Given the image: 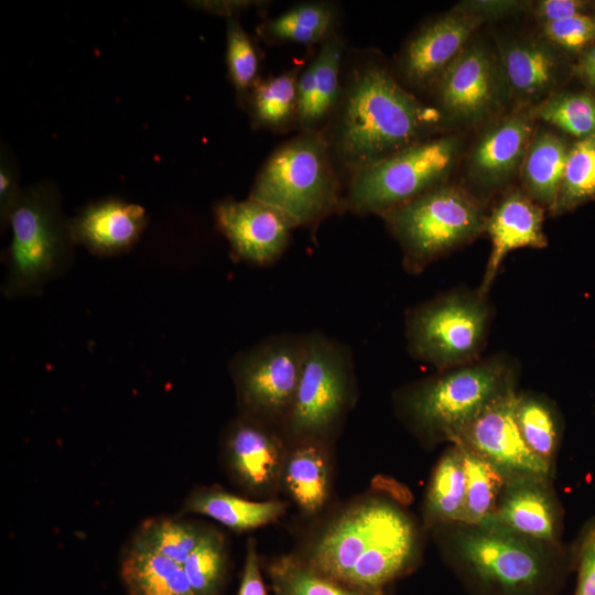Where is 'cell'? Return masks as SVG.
<instances>
[{"label": "cell", "instance_id": "obj_27", "mask_svg": "<svg viewBox=\"0 0 595 595\" xmlns=\"http://www.w3.org/2000/svg\"><path fill=\"white\" fill-rule=\"evenodd\" d=\"M304 66L296 64L281 74L257 80L245 109L255 129L286 132L295 128L298 82Z\"/></svg>", "mask_w": 595, "mask_h": 595}, {"label": "cell", "instance_id": "obj_37", "mask_svg": "<svg viewBox=\"0 0 595 595\" xmlns=\"http://www.w3.org/2000/svg\"><path fill=\"white\" fill-rule=\"evenodd\" d=\"M226 65L236 99L245 110L249 94L259 77V53L238 18L227 19Z\"/></svg>", "mask_w": 595, "mask_h": 595}, {"label": "cell", "instance_id": "obj_31", "mask_svg": "<svg viewBox=\"0 0 595 595\" xmlns=\"http://www.w3.org/2000/svg\"><path fill=\"white\" fill-rule=\"evenodd\" d=\"M515 415L529 448L553 466L560 440V423L553 405L537 393L517 392Z\"/></svg>", "mask_w": 595, "mask_h": 595}, {"label": "cell", "instance_id": "obj_5", "mask_svg": "<svg viewBox=\"0 0 595 595\" xmlns=\"http://www.w3.org/2000/svg\"><path fill=\"white\" fill-rule=\"evenodd\" d=\"M7 228L11 239L4 252L1 286L6 299L40 294L72 264L76 245L53 182L41 181L22 188Z\"/></svg>", "mask_w": 595, "mask_h": 595}, {"label": "cell", "instance_id": "obj_9", "mask_svg": "<svg viewBox=\"0 0 595 595\" xmlns=\"http://www.w3.org/2000/svg\"><path fill=\"white\" fill-rule=\"evenodd\" d=\"M459 149L456 136L430 138L361 171L346 185V212L380 217L445 184Z\"/></svg>", "mask_w": 595, "mask_h": 595}, {"label": "cell", "instance_id": "obj_2", "mask_svg": "<svg viewBox=\"0 0 595 595\" xmlns=\"http://www.w3.org/2000/svg\"><path fill=\"white\" fill-rule=\"evenodd\" d=\"M420 545L419 529L400 505L368 495L331 515L294 555L348 587L382 591L411 571Z\"/></svg>", "mask_w": 595, "mask_h": 595}, {"label": "cell", "instance_id": "obj_44", "mask_svg": "<svg viewBox=\"0 0 595 595\" xmlns=\"http://www.w3.org/2000/svg\"><path fill=\"white\" fill-rule=\"evenodd\" d=\"M271 4V1H260V0H221V1H193L191 6L217 15L226 17L227 19L237 18L241 12L248 11L250 9H259L268 7Z\"/></svg>", "mask_w": 595, "mask_h": 595}, {"label": "cell", "instance_id": "obj_20", "mask_svg": "<svg viewBox=\"0 0 595 595\" xmlns=\"http://www.w3.org/2000/svg\"><path fill=\"white\" fill-rule=\"evenodd\" d=\"M533 121L528 110L516 112L498 120L479 136L468 159L474 183L491 191L515 175L534 134Z\"/></svg>", "mask_w": 595, "mask_h": 595}, {"label": "cell", "instance_id": "obj_19", "mask_svg": "<svg viewBox=\"0 0 595 595\" xmlns=\"http://www.w3.org/2000/svg\"><path fill=\"white\" fill-rule=\"evenodd\" d=\"M149 216L141 205L117 197L86 205L69 218L74 244L99 257L128 252L148 226Z\"/></svg>", "mask_w": 595, "mask_h": 595}, {"label": "cell", "instance_id": "obj_16", "mask_svg": "<svg viewBox=\"0 0 595 595\" xmlns=\"http://www.w3.org/2000/svg\"><path fill=\"white\" fill-rule=\"evenodd\" d=\"M483 22V19L455 7L424 24L400 53V74L412 86H435Z\"/></svg>", "mask_w": 595, "mask_h": 595}, {"label": "cell", "instance_id": "obj_33", "mask_svg": "<svg viewBox=\"0 0 595 595\" xmlns=\"http://www.w3.org/2000/svg\"><path fill=\"white\" fill-rule=\"evenodd\" d=\"M595 198V136L571 144L555 202L549 210L560 215Z\"/></svg>", "mask_w": 595, "mask_h": 595}, {"label": "cell", "instance_id": "obj_45", "mask_svg": "<svg viewBox=\"0 0 595 595\" xmlns=\"http://www.w3.org/2000/svg\"><path fill=\"white\" fill-rule=\"evenodd\" d=\"M572 72L595 91V43L581 54Z\"/></svg>", "mask_w": 595, "mask_h": 595}, {"label": "cell", "instance_id": "obj_32", "mask_svg": "<svg viewBox=\"0 0 595 595\" xmlns=\"http://www.w3.org/2000/svg\"><path fill=\"white\" fill-rule=\"evenodd\" d=\"M273 595H386L359 591L333 581L303 563L294 554L281 556L269 567Z\"/></svg>", "mask_w": 595, "mask_h": 595}, {"label": "cell", "instance_id": "obj_26", "mask_svg": "<svg viewBox=\"0 0 595 595\" xmlns=\"http://www.w3.org/2000/svg\"><path fill=\"white\" fill-rule=\"evenodd\" d=\"M339 15V8L333 2H302L264 20L256 32L268 44L322 45L337 34Z\"/></svg>", "mask_w": 595, "mask_h": 595}, {"label": "cell", "instance_id": "obj_4", "mask_svg": "<svg viewBox=\"0 0 595 595\" xmlns=\"http://www.w3.org/2000/svg\"><path fill=\"white\" fill-rule=\"evenodd\" d=\"M315 232L328 217L346 213L345 185L322 132H298L262 164L249 196Z\"/></svg>", "mask_w": 595, "mask_h": 595}, {"label": "cell", "instance_id": "obj_40", "mask_svg": "<svg viewBox=\"0 0 595 595\" xmlns=\"http://www.w3.org/2000/svg\"><path fill=\"white\" fill-rule=\"evenodd\" d=\"M573 595H595V521L584 530L580 541Z\"/></svg>", "mask_w": 595, "mask_h": 595}, {"label": "cell", "instance_id": "obj_10", "mask_svg": "<svg viewBox=\"0 0 595 595\" xmlns=\"http://www.w3.org/2000/svg\"><path fill=\"white\" fill-rule=\"evenodd\" d=\"M456 528L452 552L483 587L500 595H532L550 577L555 547L486 524Z\"/></svg>", "mask_w": 595, "mask_h": 595}, {"label": "cell", "instance_id": "obj_39", "mask_svg": "<svg viewBox=\"0 0 595 595\" xmlns=\"http://www.w3.org/2000/svg\"><path fill=\"white\" fill-rule=\"evenodd\" d=\"M21 192L14 158L2 145L0 155V225L2 229L7 228L9 215Z\"/></svg>", "mask_w": 595, "mask_h": 595}, {"label": "cell", "instance_id": "obj_28", "mask_svg": "<svg viewBox=\"0 0 595 595\" xmlns=\"http://www.w3.org/2000/svg\"><path fill=\"white\" fill-rule=\"evenodd\" d=\"M567 141L552 132L534 133L521 164L524 192L544 209L553 206L570 150Z\"/></svg>", "mask_w": 595, "mask_h": 595}, {"label": "cell", "instance_id": "obj_8", "mask_svg": "<svg viewBox=\"0 0 595 595\" xmlns=\"http://www.w3.org/2000/svg\"><path fill=\"white\" fill-rule=\"evenodd\" d=\"M491 307L477 290H452L405 312L404 336L410 356L436 371L482 358Z\"/></svg>", "mask_w": 595, "mask_h": 595}, {"label": "cell", "instance_id": "obj_12", "mask_svg": "<svg viewBox=\"0 0 595 595\" xmlns=\"http://www.w3.org/2000/svg\"><path fill=\"white\" fill-rule=\"evenodd\" d=\"M221 451L229 477L247 495L271 499L281 487L288 442L278 429L239 413L224 431Z\"/></svg>", "mask_w": 595, "mask_h": 595}, {"label": "cell", "instance_id": "obj_1", "mask_svg": "<svg viewBox=\"0 0 595 595\" xmlns=\"http://www.w3.org/2000/svg\"><path fill=\"white\" fill-rule=\"evenodd\" d=\"M442 119L383 64L356 52L345 56L340 96L322 133L346 188L361 171L430 139Z\"/></svg>", "mask_w": 595, "mask_h": 595}, {"label": "cell", "instance_id": "obj_41", "mask_svg": "<svg viewBox=\"0 0 595 595\" xmlns=\"http://www.w3.org/2000/svg\"><path fill=\"white\" fill-rule=\"evenodd\" d=\"M589 3L581 0H541L531 4L536 19L542 23L560 21L587 13Z\"/></svg>", "mask_w": 595, "mask_h": 595}, {"label": "cell", "instance_id": "obj_15", "mask_svg": "<svg viewBox=\"0 0 595 595\" xmlns=\"http://www.w3.org/2000/svg\"><path fill=\"white\" fill-rule=\"evenodd\" d=\"M504 78L500 65L480 43L467 44L435 84L439 110L475 123L498 106Z\"/></svg>", "mask_w": 595, "mask_h": 595}, {"label": "cell", "instance_id": "obj_23", "mask_svg": "<svg viewBox=\"0 0 595 595\" xmlns=\"http://www.w3.org/2000/svg\"><path fill=\"white\" fill-rule=\"evenodd\" d=\"M331 445L304 440L288 443L281 487L305 516L318 515L332 488Z\"/></svg>", "mask_w": 595, "mask_h": 595}, {"label": "cell", "instance_id": "obj_13", "mask_svg": "<svg viewBox=\"0 0 595 595\" xmlns=\"http://www.w3.org/2000/svg\"><path fill=\"white\" fill-rule=\"evenodd\" d=\"M517 390L483 410L452 443L461 445L496 467L508 480L550 477L552 465L526 444L515 415Z\"/></svg>", "mask_w": 595, "mask_h": 595}, {"label": "cell", "instance_id": "obj_34", "mask_svg": "<svg viewBox=\"0 0 595 595\" xmlns=\"http://www.w3.org/2000/svg\"><path fill=\"white\" fill-rule=\"evenodd\" d=\"M533 120H543L578 139L595 136V94L562 91L529 107Z\"/></svg>", "mask_w": 595, "mask_h": 595}, {"label": "cell", "instance_id": "obj_42", "mask_svg": "<svg viewBox=\"0 0 595 595\" xmlns=\"http://www.w3.org/2000/svg\"><path fill=\"white\" fill-rule=\"evenodd\" d=\"M238 595H267L256 540L252 538L248 539L246 544L245 564Z\"/></svg>", "mask_w": 595, "mask_h": 595}, {"label": "cell", "instance_id": "obj_30", "mask_svg": "<svg viewBox=\"0 0 595 595\" xmlns=\"http://www.w3.org/2000/svg\"><path fill=\"white\" fill-rule=\"evenodd\" d=\"M207 529L194 520L161 516L144 520L130 539L183 565Z\"/></svg>", "mask_w": 595, "mask_h": 595}, {"label": "cell", "instance_id": "obj_3", "mask_svg": "<svg viewBox=\"0 0 595 595\" xmlns=\"http://www.w3.org/2000/svg\"><path fill=\"white\" fill-rule=\"evenodd\" d=\"M517 376L509 356L482 357L401 388L396 410L421 439L452 444L483 410L516 390Z\"/></svg>", "mask_w": 595, "mask_h": 595}, {"label": "cell", "instance_id": "obj_35", "mask_svg": "<svg viewBox=\"0 0 595 595\" xmlns=\"http://www.w3.org/2000/svg\"><path fill=\"white\" fill-rule=\"evenodd\" d=\"M228 565L229 553L225 536L208 527L183 569L194 595H219Z\"/></svg>", "mask_w": 595, "mask_h": 595}, {"label": "cell", "instance_id": "obj_22", "mask_svg": "<svg viewBox=\"0 0 595 595\" xmlns=\"http://www.w3.org/2000/svg\"><path fill=\"white\" fill-rule=\"evenodd\" d=\"M346 42L337 33L323 43L298 82L299 132H323L340 96Z\"/></svg>", "mask_w": 595, "mask_h": 595}, {"label": "cell", "instance_id": "obj_6", "mask_svg": "<svg viewBox=\"0 0 595 595\" xmlns=\"http://www.w3.org/2000/svg\"><path fill=\"white\" fill-rule=\"evenodd\" d=\"M358 400L353 351L322 332L306 333V354L291 410L281 428L288 443L332 444Z\"/></svg>", "mask_w": 595, "mask_h": 595}, {"label": "cell", "instance_id": "obj_24", "mask_svg": "<svg viewBox=\"0 0 595 595\" xmlns=\"http://www.w3.org/2000/svg\"><path fill=\"white\" fill-rule=\"evenodd\" d=\"M288 506L280 499L251 500L212 486L192 490L183 502L182 513L205 516L232 531L245 532L275 522Z\"/></svg>", "mask_w": 595, "mask_h": 595}, {"label": "cell", "instance_id": "obj_7", "mask_svg": "<svg viewBox=\"0 0 595 595\" xmlns=\"http://www.w3.org/2000/svg\"><path fill=\"white\" fill-rule=\"evenodd\" d=\"M487 216L482 201L445 183L380 217L401 248L404 270L419 274L484 232Z\"/></svg>", "mask_w": 595, "mask_h": 595}, {"label": "cell", "instance_id": "obj_36", "mask_svg": "<svg viewBox=\"0 0 595 595\" xmlns=\"http://www.w3.org/2000/svg\"><path fill=\"white\" fill-rule=\"evenodd\" d=\"M461 447L466 470V499L461 523L478 526L494 512L507 479L486 459Z\"/></svg>", "mask_w": 595, "mask_h": 595}, {"label": "cell", "instance_id": "obj_38", "mask_svg": "<svg viewBox=\"0 0 595 595\" xmlns=\"http://www.w3.org/2000/svg\"><path fill=\"white\" fill-rule=\"evenodd\" d=\"M542 39L555 50L582 54L595 43V15L578 14L540 24Z\"/></svg>", "mask_w": 595, "mask_h": 595}, {"label": "cell", "instance_id": "obj_17", "mask_svg": "<svg viewBox=\"0 0 595 595\" xmlns=\"http://www.w3.org/2000/svg\"><path fill=\"white\" fill-rule=\"evenodd\" d=\"M549 478L530 476L506 482L494 512L480 524L558 545L561 517Z\"/></svg>", "mask_w": 595, "mask_h": 595}, {"label": "cell", "instance_id": "obj_25", "mask_svg": "<svg viewBox=\"0 0 595 595\" xmlns=\"http://www.w3.org/2000/svg\"><path fill=\"white\" fill-rule=\"evenodd\" d=\"M128 595H194L183 565L129 539L120 558Z\"/></svg>", "mask_w": 595, "mask_h": 595}, {"label": "cell", "instance_id": "obj_11", "mask_svg": "<svg viewBox=\"0 0 595 595\" xmlns=\"http://www.w3.org/2000/svg\"><path fill=\"white\" fill-rule=\"evenodd\" d=\"M306 354V333L269 335L230 360L239 413L281 432L291 410Z\"/></svg>", "mask_w": 595, "mask_h": 595}, {"label": "cell", "instance_id": "obj_14", "mask_svg": "<svg viewBox=\"0 0 595 595\" xmlns=\"http://www.w3.org/2000/svg\"><path fill=\"white\" fill-rule=\"evenodd\" d=\"M213 209L216 228L229 242L232 258L258 267L277 262L296 228L280 210L250 197H225Z\"/></svg>", "mask_w": 595, "mask_h": 595}, {"label": "cell", "instance_id": "obj_29", "mask_svg": "<svg viewBox=\"0 0 595 595\" xmlns=\"http://www.w3.org/2000/svg\"><path fill=\"white\" fill-rule=\"evenodd\" d=\"M466 499L463 450L452 444L435 465L423 504L426 526L461 523Z\"/></svg>", "mask_w": 595, "mask_h": 595}, {"label": "cell", "instance_id": "obj_18", "mask_svg": "<svg viewBox=\"0 0 595 595\" xmlns=\"http://www.w3.org/2000/svg\"><path fill=\"white\" fill-rule=\"evenodd\" d=\"M544 208L524 191L515 188L502 196L488 214L484 232L491 250L482 281L476 289L487 298L507 255L519 248L542 249L548 245L543 231Z\"/></svg>", "mask_w": 595, "mask_h": 595}, {"label": "cell", "instance_id": "obj_43", "mask_svg": "<svg viewBox=\"0 0 595 595\" xmlns=\"http://www.w3.org/2000/svg\"><path fill=\"white\" fill-rule=\"evenodd\" d=\"M531 4L527 1H509V0H480V1H464L456 8L474 14L484 21L486 19L502 18L517 13Z\"/></svg>", "mask_w": 595, "mask_h": 595}, {"label": "cell", "instance_id": "obj_21", "mask_svg": "<svg viewBox=\"0 0 595 595\" xmlns=\"http://www.w3.org/2000/svg\"><path fill=\"white\" fill-rule=\"evenodd\" d=\"M499 51L504 83L519 104L532 107L554 94L563 78V64L545 40L515 39Z\"/></svg>", "mask_w": 595, "mask_h": 595}]
</instances>
